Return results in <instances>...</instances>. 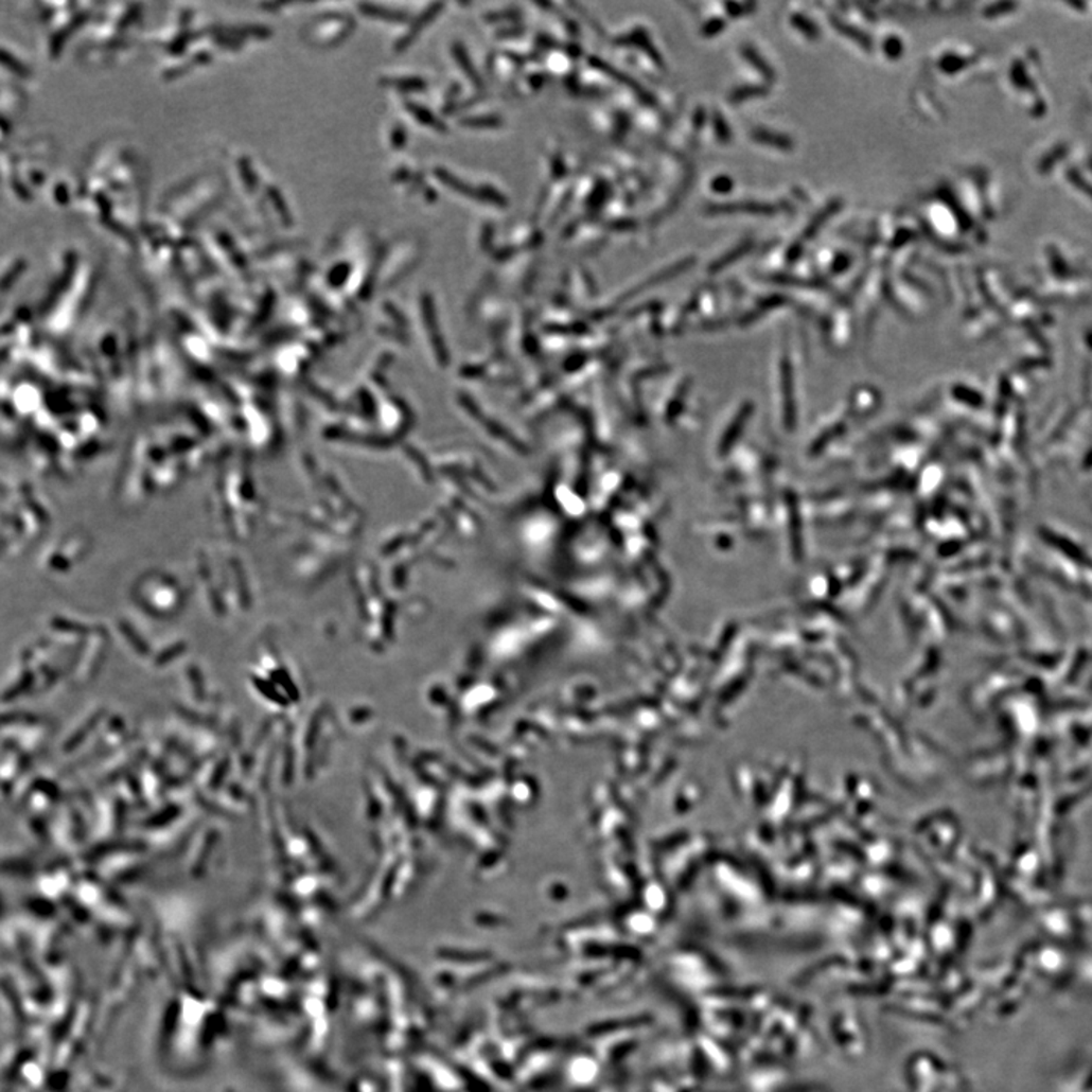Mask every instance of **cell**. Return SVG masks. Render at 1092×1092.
<instances>
[{"label":"cell","mask_w":1092,"mask_h":1092,"mask_svg":"<svg viewBox=\"0 0 1092 1092\" xmlns=\"http://www.w3.org/2000/svg\"><path fill=\"white\" fill-rule=\"evenodd\" d=\"M1007 80L1018 104L1031 121L1039 122L1049 118L1052 102L1044 58L1037 46H1026L1014 56Z\"/></svg>","instance_id":"obj_1"},{"label":"cell","mask_w":1092,"mask_h":1092,"mask_svg":"<svg viewBox=\"0 0 1092 1092\" xmlns=\"http://www.w3.org/2000/svg\"><path fill=\"white\" fill-rule=\"evenodd\" d=\"M1021 3H997V5L989 6L985 12V16L989 19H1002V17H1012L1020 14Z\"/></svg>","instance_id":"obj_6"},{"label":"cell","mask_w":1092,"mask_h":1092,"mask_svg":"<svg viewBox=\"0 0 1092 1092\" xmlns=\"http://www.w3.org/2000/svg\"><path fill=\"white\" fill-rule=\"evenodd\" d=\"M1074 144L1067 137L1045 140L1032 153V172L1042 181H1053L1074 161Z\"/></svg>","instance_id":"obj_3"},{"label":"cell","mask_w":1092,"mask_h":1092,"mask_svg":"<svg viewBox=\"0 0 1092 1092\" xmlns=\"http://www.w3.org/2000/svg\"><path fill=\"white\" fill-rule=\"evenodd\" d=\"M1090 88H1091V94H1092V72H1091V75H1090Z\"/></svg>","instance_id":"obj_8"},{"label":"cell","mask_w":1092,"mask_h":1092,"mask_svg":"<svg viewBox=\"0 0 1092 1092\" xmlns=\"http://www.w3.org/2000/svg\"><path fill=\"white\" fill-rule=\"evenodd\" d=\"M1038 280L1052 294L1081 295L1092 288V275L1069 245L1044 242L1038 253Z\"/></svg>","instance_id":"obj_2"},{"label":"cell","mask_w":1092,"mask_h":1092,"mask_svg":"<svg viewBox=\"0 0 1092 1092\" xmlns=\"http://www.w3.org/2000/svg\"><path fill=\"white\" fill-rule=\"evenodd\" d=\"M1060 181L1065 184L1071 193L1080 197L1084 202L1092 206V178L1085 172L1079 163L1073 161L1059 176Z\"/></svg>","instance_id":"obj_4"},{"label":"cell","mask_w":1092,"mask_h":1092,"mask_svg":"<svg viewBox=\"0 0 1092 1092\" xmlns=\"http://www.w3.org/2000/svg\"><path fill=\"white\" fill-rule=\"evenodd\" d=\"M1059 6L1077 17H1085L1092 13V3L1088 2H1063Z\"/></svg>","instance_id":"obj_7"},{"label":"cell","mask_w":1092,"mask_h":1092,"mask_svg":"<svg viewBox=\"0 0 1092 1092\" xmlns=\"http://www.w3.org/2000/svg\"><path fill=\"white\" fill-rule=\"evenodd\" d=\"M442 179L446 186L451 189L460 192L461 195L471 197V199L481 200V202L496 204V206H504L506 200L499 196L498 192L492 189H472L471 186L464 184L463 181H459L456 176L451 174H442Z\"/></svg>","instance_id":"obj_5"}]
</instances>
